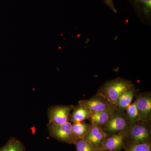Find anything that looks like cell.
<instances>
[{"label":"cell","mask_w":151,"mask_h":151,"mask_svg":"<svg viewBox=\"0 0 151 151\" xmlns=\"http://www.w3.org/2000/svg\"><path fill=\"white\" fill-rule=\"evenodd\" d=\"M92 124L85 122L72 124L73 133L77 139H84L91 129Z\"/></svg>","instance_id":"5bb4252c"},{"label":"cell","mask_w":151,"mask_h":151,"mask_svg":"<svg viewBox=\"0 0 151 151\" xmlns=\"http://www.w3.org/2000/svg\"><path fill=\"white\" fill-rule=\"evenodd\" d=\"M125 111H126V113L131 127L136 123L140 122L139 112L138 110L135 101L131 104Z\"/></svg>","instance_id":"9a60e30c"},{"label":"cell","mask_w":151,"mask_h":151,"mask_svg":"<svg viewBox=\"0 0 151 151\" xmlns=\"http://www.w3.org/2000/svg\"><path fill=\"white\" fill-rule=\"evenodd\" d=\"M78 104L86 106L91 113L104 111L113 105L105 97L97 94L87 100H80Z\"/></svg>","instance_id":"ba28073f"},{"label":"cell","mask_w":151,"mask_h":151,"mask_svg":"<svg viewBox=\"0 0 151 151\" xmlns=\"http://www.w3.org/2000/svg\"><path fill=\"white\" fill-rule=\"evenodd\" d=\"M138 89L134 86L131 87L124 91L117 100L116 108L119 111H125L131 104L135 95L138 92Z\"/></svg>","instance_id":"7c38bea8"},{"label":"cell","mask_w":151,"mask_h":151,"mask_svg":"<svg viewBox=\"0 0 151 151\" xmlns=\"http://www.w3.org/2000/svg\"><path fill=\"white\" fill-rule=\"evenodd\" d=\"M0 151H26L22 142L15 138H12L0 149Z\"/></svg>","instance_id":"2e32d148"},{"label":"cell","mask_w":151,"mask_h":151,"mask_svg":"<svg viewBox=\"0 0 151 151\" xmlns=\"http://www.w3.org/2000/svg\"><path fill=\"white\" fill-rule=\"evenodd\" d=\"M108 136L102 127L92 124L91 129L84 139L89 142L98 151Z\"/></svg>","instance_id":"9c48e42d"},{"label":"cell","mask_w":151,"mask_h":151,"mask_svg":"<svg viewBox=\"0 0 151 151\" xmlns=\"http://www.w3.org/2000/svg\"><path fill=\"white\" fill-rule=\"evenodd\" d=\"M72 113H70V121L72 124L84 122L85 120H89L91 113L86 106L81 104L74 106Z\"/></svg>","instance_id":"4fadbf2b"},{"label":"cell","mask_w":151,"mask_h":151,"mask_svg":"<svg viewBox=\"0 0 151 151\" xmlns=\"http://www.w3.org/2000/svg\"><path fill=\"white\" fill-rule=\"evenodd\" d=\"M117 110L116 106L112 105L104 111L91 113L89 120L91 124L102 127L108 122Z\"/></svg>","instance_id":"8fae6325"},{"label":"cell","mask_w":151,"mask_h":151,"mask_svg":"<svg viewBox=\"0 0 151 151\" xmlns=\"http://www.w3.org/2000/svg\"><path fill=\"white\" fill-rule=\"evenodd\" d=\"M74 106L73 105H55L48 110L49 123L55 125H61L70 122V112Z\"/></svg>","instance_id":"5b68a950"},{"label":"cell","mask_w":151,"mask_h":151,"mask_svg":"<svg viewBox=\"0 0 151 151\" xmlns=\"http://www.w3.org/2000/svg\"><path fill=\"white\" fill-rule=\"evenodd\" d=\"M124 149L125 151H151V142L134 143L126 142Z\"/></svg>","instance_id":"e0dca14e"},{"label":"cell","mask_w":151,"mask_h":151,"mask_svg":"<svg viewBox=\"0 0 151 151\" xmlns=\"http://www.w3.org/2000/svg\"><path fill=\"white\" fill-rule=\"evenodd\" d=\"M134 84L130 80L118 77L105 82L100 87L97 94L102 95L112 105L116 106L121 94Z\"/></svg>","instance_id":"6da1fadb"},{"label":"cell","mask_w":151,"mask_h":151,"mask_svg":"<svg viewBox=\"0 0 151 151\" xmlns=\"http://www.w3.org/2000/svg\"><path fill=\"white\" fill-rule=\"evenodd\" d=\"M131 127L125 111H119L117 109L102 128L108 136H111L119 132L127 131Z\"/></svg>","instance_id":"277c9868"},{"label":"cell","mask_w":151,"mask_h":151,"mask_svg":"<svg viewBox=\"0 0 151 151\" xmlns=\"http://www.w3.org/2000/svg\"><path fill=\"white\" fill-rule=\"evenodd\" d=\"M127 131L108 136L98 151H108L124 149L126 142Z\"/></svg>","instance_id":"52a82bcc"},{"label":"cell","mask_w":151,"mask_h":151,"mask_svg":"<svg viewBox=\"0 0 151 151\" xmlns=\"http://www.w3.org/2000/svg\"><path fill=\"white\" fill-rule=\"evenodd\" d=\"M74 145L76 147L75 151H96L95 148L84 139H78Z\"/></svg>","instance_id":"ac0fdd59"},{"label":"cell","mask_w":151,"mask_h":151,"mask_svg":"<svg viewBox=\"0 0 151 151\" xmlns=\"http://www.w3.org/2000/svg\"><path fill=\"white\" fill-rule=\"evenodd\" d=\"M151 140L150 122L136 123L127 131L126 142L134 143H149Z\"/></svg>","instance_id":"7a4b0ae2"},{"label":"cell","mask_w":151,"mask_h":151,"mask_svg":"<svg viewBox=\"0 0 151 151\" xmlns=\"http://www.w3.org/2000/svg\"><path fill=\"white\" fill-rule=\"evenodd\" d=\"M143 23L151 24V0H130Z\"/></svg>","instance_id":"30bf717a"},{"label":"cell","mask_w":151,"mask_h":151,"mask_svg":"<svg viewBox=\"0 0 151 151\" xmlns=\"http://www.w3.org/2000/svg\"><path fill=\"white\" fill-rule=\"evenodd\" d=\"M50 137L60 142L75 145L78 139L73 133L72 123L68 122L61 125L48 123L47 125Z\"/></svg>","instance_id":"3957f363"},{"label":"cell","mask_w":151,"mask_h":151,"mask_svg":"<svg viewBox=\"0 0 151 151\" xmlns=\"http://www.w3.org/2000/svg\"><path fill=\"white\" fill-rule=\"evenodd\" d=\"M105 4L111 8L114 12L116 13L117 12V10L115 8L114 6V3H113V0H104Z\"/></svg>","instance_id":"d6986e66"},{"label":"cell","mask_w":151,"mask_h":151,"mask_svg":"<svg viewBox=\"0 0 151 151\" xmlns=\"http://www.w3.org/2000/svg\"><path fill=\"white\" fill-rule=\"evenodd\" d=\"M108 151H122L121 150H113Z\"/></svg>","instance_id":"ffe728a7"},{"label":"cell","mask_w":151,"mask_h":151,"mask_svg":"<svg viewBox=\"0 0 151 151\" xmlns=\"http://www.w3.org/2000/svg\"><path fill=\"white\" fill-rule=\"evenodd\" d=\"M135 101L138 110L139 112L141 121L151 123L150 92H142L137 94Z\"/></svg>","instance_id":"8992f818"}]
</instances>
